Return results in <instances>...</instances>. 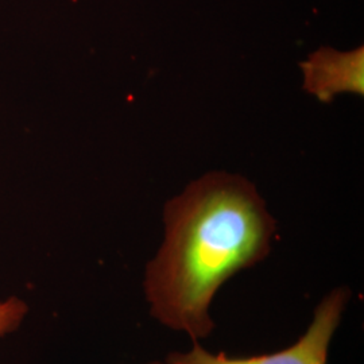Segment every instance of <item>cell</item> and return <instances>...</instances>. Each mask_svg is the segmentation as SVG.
Wrapping results in <instances>:
<instances>
[{"mask_svg": "<svg viewBox=\"0 0 364 364\" xmlns=\"http://www.w3.org/2000/svg\"><path fill=\"white\" fill-rule=\"evenodd\" d=\"M277 221L255 185L227 171L191 182L164 208V242L146 264L144 299L158 324L203 341L212 304L236 274L266 259Z\"/></svg>", "mask_w": 364, "mask_h": 364, "instance_id": "cell-1", "label": "cell"}, {"mask_svg": "<svg viewBox=\"0 0 364 364\" xmlns=\"http://www.w3.org/2000/svg\"><path fill=\"white\" fill-rule=\"evenodd\" d=\"M351 299L348 287H335L321 299L302 336L281 351L252 356L210 352L200 341L186 351L170 352L166 364H328L329 348Z\"/></svg>", "mask_w": 364, "mask_h": 364, "instance_id": "cell-2", "label": "cell"}, {"mask_svg": "<svg viewBox=\"0 0 364 364\" xmlns=\"http://www.w3.org/2000/svg\"><path fill=\"white\" fill-rule=\"evenodd\" d=\"M304 90L321 103H332L343 93L364 95V50L338 52L321 48L301 64Z\"/></svg>", "mask_w": 364, "mask_h": 364, "instance_id": "cell-3", "label": "cell"}, {"mask_svg": "<svg viewBox=\"0 0 364 364\" xmlns=\"http://www.w3.org/2000/svg\"><path fill=\"white\" fill-rule=\"evenodd\" d=\"M28 313L25 299L16 296L0 301V338L15 332L23 324Z\"/></svg>", "mask_w": 364, "mask_h": 364, "instance_id": "cell-4", "label": "cell"}, {"mask_svg": "<svg viewBox=\"0 0 364 364\" xmlns=\"http://www.w3.org/2000/svg\"><path fill=\"white\" fill-rule=\"evenodd\" d=\"M146 364H166L165 362H150V363H146Z\"/></svg>", "mask_w": 364, "mask_h": 364, "instance_id": "cell-5", "label": "cell"}]
</instances>
